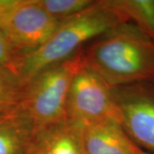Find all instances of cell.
Returning a JSON list of instances; mask_svg holds the SVG:
<instances>
[{
  "instance_id": "obj_5",
  "label": "cell",
  "mask_w": 154,
  "mask_h": 154,
  "mask_svg": "<svg viewBox=\"0 0 154 154\" xmlns=\"http://www.w3.org/2000/svg\"><path fill=\"white\" fill-rule=\"evenodd\" d=\"M118 122L138 146L154 154V83L138 82L112 88Z\"/></svg>"
},
{
  "instance_id": "obj_9",
  "label": "cell",
  "mask_w": 154,
  "mask_h": 154,
  "mask_svg": "<svg viewBox=\"0 0 154 154\" xmlns=\"http://www.w3.org/2000/svg\"><path fill=\"white\" fill-rule=\"evenodd\" d=\"M35 134L33 122L19 107L0 115V154H28Z\"/></svg>"
},
{
  "instance_id": "obj_13",
  "label": "cell",
  "mask_w": 154,
  "mask_h": 154,
  "mask_svg": "<svg viewBox=\"0 0 154 154\" xmlns=\"http://www.w3.org/2000/svg\"><path fill=\"white\" fill-rule=\"evenodd\" d=\"M17 52L6 35L0 30V66L6 67L15 72Z\"/></svg>"
},
{
  "instance_id": "obj_2",
  "label": "cell",
  "mask_w": 154,
  "mask_h": 154,
  "mask_svg": "<svg viewBox=\"0 0 154 154\" xmlns=\"http://www.w3.org/2000/svg\"><path fill=\"white\" fill-rule=\"evenodd\" d=\"M123 23L105 0L96 1L88 10L62 21L44 44L37 49L17 52L15 73L23 85L45 67L71 57L82 45L116 25Z\"/></svg>"
},
{
  "instance_id": "obj_4",
  "label": "cell",
  "mask_w": 154,
  "mask_h": 154,
  "mask_svg": "<svg viewBox=\"0 0 154 154\" xmlns=\"http://www.w3.org/2000/svg\"><path fill=\"white\" fill-rule=\"evenodd\" d=\"M66 119L81 127L108 119L118 122L112 88L84 63V59L70 83Z\"/></svg>"
},
{
  "instance_id": "obj_3",
  "label": "cell",
  "mask_w": 154,
  "mask_h": 154,
  "mask_svg": "<svg viewBox=\"0 0 154 154\" xmlns=\"http://www.w3.org/2000/svg\"><path fill=\"white\" fill-rule=\"evenodd\" d=\"M83 63V49L71 57L45 67L24 85L19 109L33 122L36 132L66 120L72 79Z\"/></svg>"
},
{
  "instance_id": "obj_1",
  "label": "cell",
  "mask_w": 154,
  "mask_h": 154,
  "mask_svg": "<svg viewBox=\"0 0 154 154\" xmlns=\"http://www.w3.org/2000/svg\"><path fill=\"white\" fill-rule=\"evenodd\" d=\"M84 63L110 88L154 83V42L130 23H120L83 49Z\"/></svg>"
},
{
  "instance_id": "obj_7",
  "label": "cell",
  "mask_w": 154,
  "mask_h": 154,
  "mask_svg": "<svg viewBox=\"0 0 154 154\" xmlns=\"http://www.w3.org/2000/svg\"><path fill=\"white\" fill-rule=\"evenodd\" d=\"M82 127L64 120L36 132L28 154H86Z\"/></svg>"
},
{
  "instance_id": "obj_6",
  "label": "cell",
  "mask_w": 154,
  "mask_h": 154,
  "mask_svg": "<svg viewBox=\"0 0 154 154\" xmlns=\"http://www.w3.org/2000/svg\"><path fill=\"white\" fill-rule=\"evenodd\" d=\"M61 22L45 11L37 0H22L3 33L17 52H27L44 44Z\"/></svg>"
},
{
  "instance_id": "obj_10",
  "label": "cell",
  "mask_w": 154,
  "mask_h": 154,
  "mask_svg": "<svg viewBox=\"0 0 154 154\" xmlns=\"http://www.w3.org/2000/svg\"><path fill=\"white\" fill-rule=\"evenodd\" d=\"M122 22L130 23L154 42V0H105Z\"/></svg>"
},
{
  "instance_id": "obj_8",
  "label": "cell",
  "mask_w": 154,
  "mask_h": 154,
  "mask_svg": "<svg viewBox=\"0 0 154 154\" xmlns=\"http://www.w3.org/2000/svg\"><path fill=\"white\" fill-rule=\"evenodd\" d=\"M82 135L86 154H132L129 138L114 119L82 127Z\"/></svg>"
},
{
  "instance_id": "obj_15",
  "label": "cell",
  "mask_w": 154,
  "mask_h": 154,
  "mask_svg": "<svg viewBox=\"0 0 154 154\" xmlns=\"http://www.w3.org/2000/svg\"><path fill=\"white\" fill-rule=\"evenodd\" d=\"M129 146H130V150H131V153L132 154H151L147 152H146L142 148H140V146H138L137 145L134 143L130 139H129Z\"/></svg>"
},
{
  "instance_id": "obj_11",
  "label": "cell",
  "mask_w": 154,
  "mask_h": 154,
  "mask_svg": "<svg viewBox=\"0 0 154 154\" xmlns=\"http://www.w3.org/2000/svg\"><path fill=\"white\" fill-rule=\"evenodd\" d=\"M24 85L17 74L0 66V115L11 112L19 106Z\"/></svg>"
},
{
  "instance_id": "obj_12",
  "label": "cell",
  "mask_w": 154,
  "mask_h": 154,
  "mask_svg": "<svg viewBox=\"0 0 154 154\" xmlns=\"http://www.w3.org/2000/svg\"><path fill=\"white\" fill-rule=\"evenodd\" d=\"M39 5L51 16L59 21H63L69 17L88 10L96 3L94 0H37Z\"/></svg>"
},
{
  "instance_id": "obj_14",
  "label": "cell",
  "mask_w": 154,
  "mask_h": 154,
  "mask_svg": "<svg viewBox=\"0 0 154 154\" xmlns=\"http://www.w3.org/2000/svg\"><path fill=\"white\" fill-rule=\"evenodd\" d=\"M22 0H0V30L3 32Z\"/></svg>"
}]
</instances>
